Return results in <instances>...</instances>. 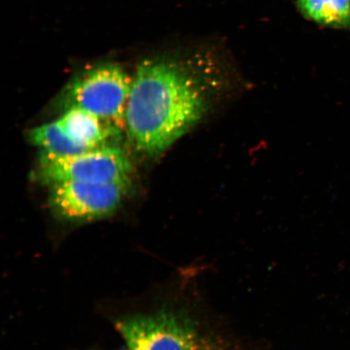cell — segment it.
<instances>
[{
  "label": "cell",
  "instance_id": "1",
  "mask_svg": "<svg viewBox=\"0 0 350 350\" xmlns=\"http://www.w3.org/2000/svg\"><path fill=\"white\" fill-rule=\"evenodd\" d=\"M228 81L208 64L144 60L131 82L125 130L137 150L161 154L226 98Z\"/></svg>",
  "mask_w": 350,
  "mask_h": 350
},
{
  "label": "cell",
  "instance_id": "2",
  "mask_svg": "<svg viewBox=\"0 0 350 350\" xmlns=\"http://www.w3.org/2000/svg\"><path fill=\"white\" fill-rule=\"evenodd\" d=\"M116 327L129 350H230L193 318L172 310L124 318Z\"/></svg>",
  "mask_w": 350,
  "mask_h": 350
},
{
  "label": "cell",
  "instance_id": "3",
  "mask_svg": "<svg viewBox=\"0 0 350 350\" xmlns=\"http://www.w3.org/2000/svg\"><path fill=\"white\" fill-rule=\"evenodd\" d=\"M131 82L133 78L119 65H98L74 79L64 92V105L67 109L93 113L115 128L125 130Z\"/></svg>",
  "mask_w": 350,
  "mask_h": 350
},
{
  "label": "cell",
  "instance_id": "4",
  "mask_svg": "<svg viewBox=\"0 0 350 350\" xmlns=\"http://www.w3.org/2000/svg\"><path fill=\"white\" fill-rule=\"evenodd\" d=\"M131 172L125 152L109 146L67 157L42 153L37 176L51 186L64 182L129 185Z\"/></svg>",
  "mask_w": 350,
  "mask_h": 350
},
{
  "label": "cell",
  "instance_id": "5",
  "mask_svg": "<svg viewBox=\"0 0 350 350\" xmlns=\"http://www.w3.org/2000/svg\"><path fill=\"white\" fill-rule=\"evenodd\" d=\"M129 185L64 182L51 186L50 204L67 221L94 220L109 215L120 206Z\"/></svg>",
  "mask_w": 350,
  "mask_h": 350
},
{
  "label": "cell",
  "instance_id": "6",
  "mask_svg": "<svg viewBox=\"0 0 350 350\" xmlns=\"http://www.w3.org/2000/svg\"><path fill=\"white\" fill-rule=\"evenodd\" d=\"M57 121L74 142L90 150L109 146L120 133V129L78 108L66 109Z\"/></svg>",
  "mask_w": 350,
  "mask_h": 350
},
{
  "label": "cell",
  "instance_id": "7",
  "mask_svg": "<svg viewBox=\"0 0 350 350\" xmlns=\"http://www.w3.org/2000/svg\"><path fill=\"white\" fill-rule=\"evenodd\" d=\"M29 137L34 146L41 148L42 153L50 156L67 157L91 150L74 142L61 128L58 121L30 130Z\"/></svg>",
  "mask_w": 350,
  "mask_h": 350
},
{
  "label": "cell",
  "instance_id": "8",
  "mask_svg": "<svg viewBox=\"0 0 350 350\" xmlns=\"http://www.w3.org/2000/svg\"><path fill=\"white\" fill-rule=\"evenodd\" d=\"M299 7L317 23L334 27L350 25V0H299Z\"/></svg>",
  "mask_w": 350,
  "mask_h": 350
}]
</instances>
